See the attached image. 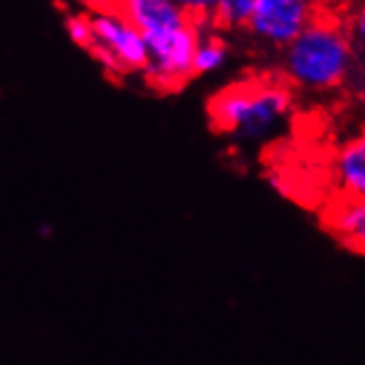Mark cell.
Here are the masks:
<instances>
[{"instance_id": "obj_1", "label": "cell", "mask_w": 365, "mask_h": 365, "mask_svg": "<svg viewBox=\"0 0 365 365\" xmlns=\"http://www.w3.org/2000/svg\"><path fill=\"white\" fill-rule=\"evenodd\" d=\"M356 45L348 27L319 14L314 23L284 49V73L304 91L326 93L348 82L354 69Z\"/></svg>"}, {"instance_id": "obj_2", "label": "cell", "mask_w": 365, "mask_h": 365, "mask_svg": "<svg viewBox=\"0 0 365 365\" xmlns=\"http://www.w3.org/2000/svg\"><path fill=\"white\" fill-rule=\"evenodd\" d=\"M292 106L290 87L274 78L237 82L208 102L210 124L226 135L262 140L282 122Z\"/></svg>"}, {"instance_id": "obj_3", "label": "cell", "mask_w": 365, "mask_h": 365, "mask_svg": "<svg viewBox=\"0 0 365 365\" xmlns=\"http://www.w3.org/2000/svg\"><path fill=\"white\" fill-rule=\"evenodd\" d=\"M93 25L91 56L111 73L146 71L148 45L118 5H98L89 11Z\"/></svg>"}, {"instance_id": "obj_4", "label": "cell", "mask_w": 365, "mask_h": 365, "mask_svg": "<svg viewBox=\"0 0 365 365\" xmlns=\"http://www.w3.org/2000/svg\"><path fill=\"white\" fill-rule=\"evenodd\" d=\"M200 31L195 23L146 38L148 64L146 80L160 91H175L195 76V53L200 47Z\"/></svg>"}, {"instance_id": "obj_5", "label": "cell", "mask_w": 365, "mask_h": 365, "mask_svg": "<svg viewBox=\"0 0 365 365\" xmlns=\"http://www.w3.org/2000/svg\"><path fill=\"white\" fill-rule=\"evenodd\" d=\"M317 16V7L306 0H257L248 31L268 45L288 49Z\"/></svg>"}, {"instance_id": "obj_6", "label": "cell", "mask_w": 365, "mask_h": 365, "mask_svg": "<svg viewBox=\"0 0 365 365\" xmlns=\"http://www.w3.org/2000/svg\"><path fill=\"white\" fill-rule=\"evenodd\" d=\"M118 7L144 38L192 23L190 14L175 0H124Z\"/></svg>"}, {"instance_id": "obj_7", "label": "cell", "mask_w": 365, "mask_h": 365, "mask_svg": "<svg viewBox=\"0 0 365 365\" xmlns=\"http://www.w3.org/2000/svg\"><path fill=\"white\" fill-rule=\"evenodd\" d=\"M332 175L339 197L365 200V131L336 148Z\"/></svg>"}, {"instance_id": "obj_8", "label": "cell", "mask_w": 365, "mask_h": 365, "mask_svg": "<svg viewBox=\"0 0 365 365\" xmlns=\"http://www.w3.org/2000/svg\"><path fill=\"white\" fill-rule=\"evenodd\" d=\"M324 224L343 246L365 255V200L336 197L324 212Z\"/></svg>"}, {"instance_id": "obj_9", "label": "cell", "mask_w": 365, "mask_h": 365, "mask_svg": "<svg viewBox=\"0 0 365 365\" xmlns=\"http://www.w3.org/2000/svg\"><path fill=\"white\" fill-rule=\"evenodd\" d=\"M257 0H217L212 20L226 29H242L250 27Z\"/></svg>"}, {"instance_id": "obj_10", "label": "cell", "mask_w": 365, "mask_h": 365, "mask_svg": "<svg viewBox=\"0 0 365 365\" xmlns=\"http://www.w3.org/2000/svg\"><path fill=\"white\" fill-rule=\"evenodd\" d=\"M228 60V45L224 40L206 36L200 40V47L195 53V76L220 71Z\"/></svg>"}, {"instance_id": "obj_11", "label": "cell", "mask_w": 365, "mask_h": 365, "mask_svg": "<svg viewBox=\"0 0 365 365\" xmlns=\"http://www.w3.org/2000/svg\"><path fill=\"white\" fill-rule=\"evenodd\" d=\"M64 29H67V36L71 38V42H76L82 49H91L93 47V25H91V16L89 14H69L64 18Z\"/></svg>"}, {"instance_id": "obj_12", "label": "cell", "mask_w": 365, "mask_h": 365, "mask_svg": "<svg viewBox=\"0 0 365 365\" xmlns=\"http://www.w3.org/2000/svg\"><path fill=\"white\" fill-rule=\"evenodd\" d=\"M346 27H348V31H350V36L354 40V45L365 49V5H361L359 9H354L350 14Z\"/></svg>"}, {"instance_id": "obj_13", "label": "cell", "mask_w": 365, "mask_h": 365, "mask_svg": "<svg viewBox=\"0 0 365 365\" xmlns=\"http://www.w3.org/2000/svg\"><path fill=\"white\" fill-rule=\"evenodd\" d=\"M40 235H51V226H42L40 228Z\"/></svg>"}]
</instances>
